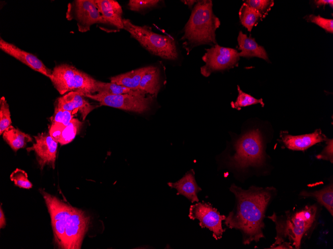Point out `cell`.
<instances>
[{
  "label": "cell",
  "mask_w": 333,
  "mask_h": 249,
  "mask_svg": "<svg viewBox=\"0 0 333 249\" xmlns=\"http://www.w3.org/2000/svg\"><path fill=\"white\" fill-rule=\"evenodd\" d=\"M230 191L235 196L234 206L224 220L230 229L239 230L242 235V243L249 245L264 238V218L275 188L251 186L248 189L232 184Z\"/></svg>",
  "instance_id": "obj_1"
},
{
  "label": "cell",
  "mask_w": 333,
  "mask_h": 249,
  "mask_svg": "<svg viewBox=\"0 0 333 249\" xmlns=\"http://www.w3.org/2000/svg\"><path fill=\"white\" fill-rule=\"evenodd\" d=\"M319 207L316 204L285 212L277 216L275 213L268 218L275 224V241L269 249L283 243H288L292 249H300L303 239L314 229L319 217Z\"/></svg>",
  "instance_id": "obj_2"
},
{
  "label": "cell",
  "mask_w": 333,
  "mask_h": 249,
  "mask_svg": "<svg viewBox=\"0 0 333 249\" xmlns=\"http://www.w3.org/2000/svg\"><path fill=\"white\" fill-rule=\"evenodd\" d=\"M219 19L212 11L211 0H203L195 5L185 25L182 39L192 48L205 44H216L215 31L219 27Z\"/></svg>",
  "instance_id": "obj_3"
},
{
  "label": "cell",
  "mask_w": 333,
  "mask_h": 249,
  "mask_svg": "<svg viewBox=\"0 0 333 249\" xmlns=\"http://www.w3.org/2000/svg\"><path fill=\"white\" fill-rule=\"evenodd\" d=\"M258 129L243 134L233 143V153L227 157L228 165L243 171L249 167H259L265 161L263 138Z\"/></svg>",
  "instance_id": "obj_4"
},
{
  "label": "cell",
  "mask_w": 333,
  "mask_h": 249,
  "mask_svg": "<svg viewBox=\"0 0 333 249\" xmlns=\"http://www.w3.org/2000/svg\"><path fill=\"white\" fill-rule=\"evenodd\" d=\"M123 29L150 52L166 59L177 58L175 42L171 37L155 33L147 26L135 25L127 19H123Z\"/></svg>",
  "instance_id": "obj_5"
},
{
  "label": "cell",
  "mask_w": 333,
  "mask_h": 249,
  "mask_svg": "<svg viewBox=\"0 0 333 249\" xmlns=\"http://www.w3.org/2000/svg\"><path fill=\"white\" fill-rule=\"evenodd\" d=\"M60 94L70 91H80L85 95L96 93L95 79L73 66L62 64L52 70L50 78Z\"/></svg>",
  "instance_id": "obj_6"
},
{
  "label": "cell",
  "mask_w": 333,
  "mask_h": 249,
  "mask_svg": "<svg viewBox=\"0 0 333 249\" xmlns=\"http://www.w3.org/2000/svg\"><path fill=\"white\" fill-rule=\"evenodd\" d=\"M146 93L140 90L120 94L94 93L85 96L99 102L100 105L127 111L143 113L150 109L152 96L146 97Z\"/></svg>",
  "instance_id": "obj_7"
},
{
  "label": "cell",
  "mask_w": 333,
  "mask_h": 249,
  "mask_svg": "<svg viewBox=\"0 0 333 249\" xmlns=\"http://www.w3.org/2000/svg\"><path fill=\"white\" fill-rule=\"evenodd\" d=\"M40 191L50 216L54 242L62 249L65 228L74 207L43 190Z\"/></svg>",
  "instance_id": "obj_8"
},
{
  "label": "cell",
  "mask_w": 333,
  "mask_h": 249,
  "mask_svg": "<svg viewBox=\"0 0 333 249\" xmlns=\"http://www.w3.org/2000/svg\"><path fill=\"white\" fill-rule=\"evenodd\" d=\"M206 51L202 57L205 64L200 69L201 74L205 77L213 72L234 67L240 58L236 50L218 45L206 49Z\"/></svg>",
  "instance_id": "obj_9"
},
{
  "label": "cell",
  "mask_w": 333,
  "mask_h": 249,
  "mask_svg": "<svg viewBox=\"0 0 333 249\" xmlns=\"http://www.w3.org/2000/svg\"><path fill=\"white\" fill-rule=\"evenodd\" d=\"M188 216L192 220L197 219L202 228L210 230L216 240L221 238L225 231L222 227V222L226 216L220 215L217 210L208 203L198 202L191 205Z\"/></svg>",
  "instance_id": "obj_10"
},
{
  "label": "cell",
  "mask_w": 333,
  "mask_h": 249,
  "mask_svg": "<svg viewBox=\"0 0 333 249\" xmlns=\"http://www.w3.org/2000/svg\"><path fill=\"white\" fill-rule=\"evenodd\" d=\"M89 222L90 217L82 210L74 207L65 228L62 249H80Z\"/></svg>",
  "instance_id": "obj_11"
},
{
  "label": "cell",
  "mask_w": 333,
  "mask_h": 249,
  "mask_svg": "<svg viewBox=\"0 0 333 249\" xmlns=\"http://www.w3.org/2000/svg\"><path fill=\"white\" fill-rule=\"evenodd\" d=\"M72 5L70 8L73 9L72 12L74 13L69 17L70 19L74 18L76 20L80 31H87L90 26L95 23H106L95 0H75Z\"/></svg>",
  "instance_id": "obj_12"
},
{
  "label": "cell",
  "mask_w": 333,
  "mask_h": 249,
  "mask_svg": "<svg viewBox=\"0 0 333 249\" xmlns=\"http://www.w3.org/2000/svg\"><path fill=\"white\" fill-rule=\"evenodd\" d=\"M34 138L35 143L31 147L27 148L26 151L28 152L33 151L35 152L41 170L45 166H48L54 169L58 143L49 133L42 132L34 136Z\"/></svg>",
  "instance_id": "obj_13"
},
{
  "label": "cell",
  "mask_w": 333,
  "mask_h": 249,
  "mask_svg": "<svg viewBox=\"0 0 333 249\" xmlns=\"http://www.w3.org/2000/svg\"><path fill=\"white\" fill-rule=\"evenodd\" d=\"M0 49L10 56L25 64L31 69L50 78L52 71L32 54L24 51L15 45L0 39Z\"/></svg>",
  "instance_id": "obj_14"
},
{
  "label": "cell",
  "mask_w": 333,
  "mask_h": 249,
  "mask_svg": "<svg viewBox=\"0 0 333 249\" xmlns=\"http://www.w3.org/2000/svg\"><path fill=\"white\" fill-rule=\"evenodd\" d=\"M55 107L75 113L79 111L81 113L83 120H84L95 106L91 104L85 99L83 93L73 91L58 98Z\"/></svg>",
  "instance_id": "obj_15"
},
{
  "label": "cell",
  "mask_w": 333,
  "mask_h": 249,
  "mask_svg": "<svg viewBox=\"0 0 333 249\" xmlns=\"http://www.w3.org/2000/svg\"><path fill=\"white\" fill-rule=\"evenodd\" d=\"M281 142L288 149L295 151H304L311 146L326 141L327 137L320 129H317L314 132L298 136H292L286 132L281 133Z\"/></svg>",
  "instance_id": "obj_16"
},
{
  "label": "cell",
  "mask_w": 333,
  "mask_h": 249,
  "mask_svg": "<svg viewBox=\"0 0 333 249\" xmlns=\"http://www.w3.org/2000/svg\"><path fill=\"white\" fill-rule=\"evenodd\" d=\"M99 11L106 23L123 29V11L120 4L114 0H95Z\"/></svg>",
  "instance_id": "obj_17"
},
{
  "label": "cell",
  "mask_w": 333,
  "mask_h": 249,
  "mask_svg": "<svg viewBox=\"0 0 333 249\" xmlns=\"http://www.w3.org/2000/svg\"><path fill=\"white\" fill-rule=\"evenodd\" d=\"M193 170H190L177 181L168 183L170 187L177 190V194L182 195L192 203L199 201L197 194L202 190L196 182Z\"/></svg>",
  "instance_id": "obj_18"
},
{
  "label": "cell",
  "mask_w": 333,
  "mask_h": 249,
  "mask_svg": "<svg viewBox=\"0 0 333 249\" xmlns=\"http://www.w3.org/2000/svg\"><path fill=\"white\" fill-rule=\"evenodd\" d=\"M237 41L238 49L241 52L238 53L239 57H258L266 61H268L267 54L263 47L259 45L253 38L248 37L241 31L239 33Z\"/></svg>",
  "instance_id": "obj_19"
},
{
  "label": "cell",
  "mask_w": 333,
  "mask_h": 249,
  "mask_svg": "<svg viewBox=\"0 0 333 249\" xmlns=\"http://www.w3.org/2000/svg\"><path fill=\"white\" fill-rule=\"evenodd\" d=\"M74 113L73 111L55 107L48 133L57 142L63 130L73 118Z\"/></svg>",
  "instance_id": "obj_20"
},
{
  "label": "cell",
  "mask_w": 333,
  "mask_h": 249,
  "mask_svg": "<svg viewBox=\"0 0 333 249\" xmlns=\"http://www.w3.org/2000/svg\"><path fill=\"white\" fill-rule=\"evenodd\" d=\"M150 68L151 66L143 67L113 77L110 79L111 82L133 90H138L143 76Z\"/></svg>",
  "instance_id": "obj_21"
},
{
  "label": "cell",
  "mask_w": 333,
  "mask_h": 249,
  "mask_svg": "<svg viewBox=\"0 0 333 249\" xmlns=\"http://www.w3.org/2000/svg\"><path fill=\"white\" fill-rule=\"evenodd\" d=\"M2 138L14 152L24 148L27 143L32 141L30 135L12 125L3 132Z\"/></svg>",
  "instance_id": "obj_22"
},
{
  "label": "cell",
  "mask_w": 333,
  "mask_h": 249,
  "mask_svg": "<svg viewBox=\"0 0 333 249\" xmlns=\"http://www.w3.org/2000/svg\"><path fill=\"white\" fill-rule=\"evenodd\" d=\"M299 195L304 197L315 198L319 204L324 206L332 216L333 215V185L329 184L323 188L314 191L303 190Z\"/></svg>",
  "instance_id": "obj_23"
},
{
  "label": "cell",
  "mask_w": 333,
  "mask_h": 249,
  "mask_svg": "<svg viewBox=\"0 0 333 249\" xmlns=\"http://www.w3.org/2000/svg\"><path fill=\"white\" fill-rule=\"evenodd\" d=\"M139 90L146 93L157 95L159 89V72L155 67L150 69L144 75L140 83Z\"/></svg>",
  "instance_id": "obj_24"
},
{
  "label": "cell",
  "mask_w": 333,
  "mask_h": 249,
  "mask_svg": "<svg viewBox=\"0 0 333 249\" xmlns=\"http://www.w3.org/2000/svg\"><path fill=\"white\" fill-rule=\"evenodd\" d=\"M262 16L259 11L249 6L245 2L242 4L239 11V17L241 24L250 32Z\"/></svg>",
  "instance_id": "obj_25"
},
{
  "label": "cell",
  "mask_w": 333,
  "mask_h": 249,
  "mask_svg": "<svg viewBox=\"0 0 333 249\" xmlns=\"http://www.w3.org/2000/svg\"><path fill=\"white\" fill-rule=\"evenodd\" d=\"M83 123L78 119L73 118L62 131L57 141L61 145L71 142L79 132Z\"/></svg>",
  "instance_id": "obj_26"
},
{
  "label": "cell",
  "mask_w": 333,
  "mask_h": 249,
  "mask_svg": "<svg viewBox=\"0 0 333 249\" xmlns=\"http://www.w3.org/2000/svg\"><path fill=\"white\" fill-rule=\"evenodd\" d=\"M135 90L131 89L124 86L117 84L113 83H104L96 81L95 91L96 93H101L104 94H120L128 93L134 91Z\"/></svg>",
  "instance_id": "obj_27"
},
{
  "label": "cell",
  "mask_w": 333,
  "mask_h": 249,
  "mask_svg": "<svg viewBox=\"0 0 333 249\" xmlns=\"http://www.w3.org/2000/svg\"><path fill=\"white\" fill-rule=\"evenodd\" d=\"M238 95L235 102L231 103V107L237 109H240L241 107L260 103L264 106V103L262 99H256L252 96L242 91L239 85H237Z\"/></svg>",
  "instance_id": "obj_28"
},
{
  "label": "cell",
  "mask_w": 333,
  "mask_h": 249,
  "mask_svg": "<svg viewBox=\"0 0 333 249\" xmlns=\"http://www.w3.org/2000/svg\"><path fill=\"white\" fill-rule=\"evenodd\" d=\"M11 124L9 105L4 96L0 100V134Z\"/></svg>",
  "instance_id": "obj_29"
},
{
  "label": "cell",
  "mask_w": 333,
  "mask_h": 249,
  "mask_svg": "<svg viewBox=\"0 0 333 249\" xmlns=\"http://www.w3.org/2000/svg\"><path fill=\"white\" fill-rule=\"evenodd\" d=\"M10 179L15 185L20 188L30 189L32 187V184L29 181L27 173L21 169H15L11 173Z\"/></svg>",
  "instance_id": "obj_30"
},
{
  "label": "cell",
  "mask_w": 333,
  "mask_h": 249,
  "mask_svg": "<svg viewBox=\"0 0 333 249\" xmlns=\"http://www.w3.org/2000/svg\"><path fill=\"white\" fill-rule=\"evenodd\" d=\"M246 3L249 6L259 11L263 15L270 9L274 4L273 0H247Z\"/></svg>",
  "instance_id": "obj_31"
},
{
  "label": "cell",
  "mask_w": 333,
  "mask_h": 249,
  "mask_svg": "<svg viewBox=\"0 0 333 249\" xmlns=\"http://www.w3.org/2000/svg\"><path fill=\"white\" fill-rule=\"evenodd\" d=\"M308 21L314 23L323 28L327 32L333 33V20L311 14L307 17Z\"/></svg>",
  "instance_id": "obj_32"
},
{
  "label": "cell",
  "mask_w": 333,
  "mask_h": 249,
  "mask_svg": "<svg viewBox=\"0 0 333 249\" xmlns=\"http://www.w3.org/2000/svg\"><path fill=\"white\" fill-rule=\"evenodd\" d=\"M158 0H130L128 4L129 8L134 11L152 7L158 4Z\"/></svg>",
  "instance_id": "obj_33"
},
{
  "label": "cell",
  "mask_w": 333,
  "mask_h": 249,
  "mask_svg": "<svg viewBox=\"0 0 333 249\" xmlns=\"http://www.w3.org/2000/svg\"><path fill=\"white\" fill-rule=\"evenodd\" d=\"M326 146L322 152L318 154L316 158L319 160H323L333 162V139H327Z\"/></svg>",
  "instance_id": "obj_34"
},
{
  "label": "cell",
  "mask_w": 333,
  "mask_h": 249,
  "mask_svg": "<svg viewBox=\"0 0 333 249\" xmlns=\"http://www.w3.org/2000/svg\"><path fill=\"white\" fill-rule=\"evenodd\" d=\"M314 2L318 7L326 4H330L332 7L333 5V0H315Z\"/></svg>",
  "instance_id": "obj_35"
},
{
  "label": "cell",
  "mask_w": 333,
  "mask_h": 249,
  "mask_svg": "<svg viewBox=\"0 0 333 249\" xmlns=\"http://www.w3.org/2000/svg\"><path fill=\"white\" fill-rule=\"evenodd\" d=\"M6 225V221L4 213L0 206V228L1 229L4 228Z\"/></svg>",
  "instance_id": "obj_36"
},
{
  "label": "cell",
  "mask_w": 333,
  "mask_h": 249,
  "mask_svg": "<svg viewBox=\"0 0 333 249\" xmlns=\"http://www.w3.org/2000/svg\"><path fill=\"white\" fill-rule=\"evenodd\" d=\"M195 0H182V2L185 3L187 5H188L189 6H190V7L193 4V3L195 2Z\"/></svg>",
  "instance_id": "obj_37"
}]
</instances>
